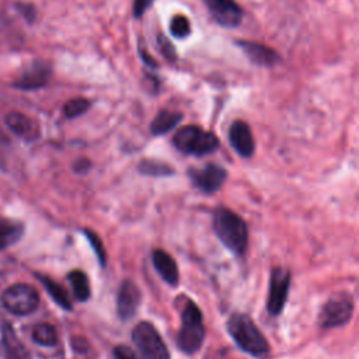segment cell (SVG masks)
Instances as JSON below:
<instances>
[{
	"instance_id": "obj_23",
	"label": "cell",
	"mask_w": 359,
	"mask_h": 359,
	"mask_svg": "<svg viewBox=\"0 0 359 359\" xmlns=\"http://www.w3.org/2000/svg\"><path fill=\"white\" fill-rule=\"evenodd\" d=\"M139 170L146 175H171L174 170L160 161H151V160H143L139 164Z\"/></svg>"
},
{
	"instance_id": "obj_4",
	"label": "cell",
	"mask_w": 359,
	"mask_h": 359,
	"mask_svg": "<svg viewBox=\"0 0 359 359\" xmlns=\"http://www.w3.org/2000/svg\"><path fill=\"white\" fill-rule=\"evenodd\" d=\"M172 143L180 151L192 156H205L219 147V139L215 133L195 125L182 126L177 130Z\"/></svg>"
},
{
	"instance_id": "obj_26",
	"label": "cell",
	"mask_w": 359,
	"mask_h": 359,
	"mask_svg": "<svg viewBox=\"0 0 359 359\" xmlns=\"http://www.w3.org/2000/svg\"><path fill=\"white\" fill-rule=\"evenodd\" d=\"M157 42H158L160 50H161V53L164 55V57L168 59V60H171V62L175 60V49H174V46L171 45V42H170L164 35H158Z\"/></svg>"
},
{
	"instance_id": "obj_14",
	"label": "cell",
	"mask_w": 359,
	"mask_h": 359,
	"mask_svg": "<svg viewBox=\"0 0 359 359\" xmlns=\"http://www.w3.org/2000/svg\"><path fill=\"white\" fill-rule=\"evenodd\" d=\"M236 45L245 53V56L258 66H273L279 62V55L276 50H273L269 46H265L264 43L252 42V41H236Z\"/></svg>"
},
{
	"instance_id": "obj_2",
	"label": "cell",
	"mask_w": 359,
	"mask_h": 359,
	"mask_svg": "<svg viewBox=\"0 0 359 359\" xmlns=\"http://www.w3.org/2000/svg\"><path fill=\"white\" fill-rule=\"evenodd\" d=\"M226 327L230 337L244 352L255 358H265L268 355L269 345L266 338L247 314L234 313Z\"/></svg>"
},
{
	"instance_id": "obj_6",
	"label": "cell",
	"mask_w": 359,
	"mask_h": 359,
	"mask_svg": "<svg viewBox=\"0 0 359 359\" xmlns=\"http://www.w3.org/2000/svg\"><path fill=\"white\" fill-rule=\"evenodd\" d=\"M3 306L13 314H29L39 304V294L35 287L25 283H17L6 289L1 297Z\"/></svg>"
},
{
	"instance_id": "obj_10",
	"label": "cell",
	"mask_w": 359,
	"mask_h": 359,
	"mask_svg": "<svg viewBox=\"0 0 359 359\" xmlns=\"http://www.w3.org/2000/svg\"><path fill=\"white\" fill-rule=\"evenodd\" d=\"M213 20L226 28H236L243 20V10L236 0H202Z\"/></svg>"
},
{
	"instance_id": "obj_3",
	"label": "cell",
	"mask_w": 359,
	"mask_h": 359,
	"mask_svg": "<svg viewBox=\"0 0 359 359\" xmlns=\"http://www.w3.org/2000/svg\"><path fill=\"white\" fill-rule=\"evenodd\" d=\"M205 339V325L199 307L188 300L181 313V328L177 337L178 348L187 353H195L201 349Z\"/></svg>"
},
{
	"instance_id": "obj_22",
	"label": "cell",
	"mask_w": 359,
	"mask_h": 359,
	"mask_svg": "<svg viewBox=\"0 0 359 359\" xmlns=\"http://www.w3.org/2000/svg\"><path fill=\"white\" fill-rule=\"evenodd\" d=\"M170 32L172 36L184 39L191 34V24L189 20L182 15V14H177L171 18L170 21Z\"/></svg>"
},
{
	"instance_id": "obj_15",
	"label": "cell",
	"mask_w": 359,
	"mask_h": 359,
	"mask_svg": "<svg viewBox=\"0 0 359 359\" xmlns=\"http://www.w3.org/2000/svg\"><path fill=\"white\" fill-rule=\"evenodd\" d=\"M153 265L158 275L171 286H177L180 280V272L174 258L164 250L153 251Z\"/></svg>"
},
{
	"instance_id": "obj_1",
	"label": "cell",
	"mask_w": 359,
	"mask_h": 359,
	"mask_svg": "<svg viewBox=\"0 0 359 359\" xmlns=\"http://www.w3.org/2000/svg\"><path fill=\"white\" fill-rule=\"evenodd\" d=\"M213 231L220 241L234 254L243 255L248 243V230L245 222L227 208H219L213 213Z\"/></svg>"
},
{
	"instance_id": "obj_27",
	"label": "cell",
	"mask_w": 359,
	"mask_h": 359,
	"mask_svg": "<svg viewBox=\"0 0 359 359\" xmlns=\"http://www.w3.org/2000/svg\"><path fill=\"white\" fill-rule=\"evenodd\" d=\"M115 359H139V356L126 345H118L114 349Z\"/></svg>"
},
{
	"instance_id": "obj_12",
	"label": "cell",
	"mask_w": 359,
	"mask_h": 359,
	"mask_svg": "<svg viewBox=\"0 0 359 359\" xmlns=\"http://www.w3.org/2000/svg\"><path fill=\"white\" fill-rule=\"evenodd\" d=\"M229 140L231 147L241 157L252 156L255 150V143L252 137V132L244 121H234L229 129Z\"/></svg>"
},
{
	"instance_id": "obj_21",
	"label": "cell",
	"mask_w": 359,
	"mask_h": 359,
	"mask_svg": "<svg viewBox=\"0 0 359 359\" xmlns=\"http://www.w3.org/2000/svg\"><path fill=\"white\" fill-rule=\"evenodd\" d=\"M32 339L45 346H53L57 342V332L53 325L48 323H39L32 330Z\"/></svg>"
},
{
	"instance_id": "obj_13",
	"label": "cell",
	"mask_w": 359,
	"mask_h": 359,
	"mask_svg": "<svg viewBox=\"0 0 359 359\" xmlns=\"http://www.w3.org/2000/svg\"><path fill=\"white\" fill-rule=\"evenodd\" d=\"M52 74L50 66L43 60H36L31 63L15 80V86L22 90H32L42 87L48 83Z\"/></svg>"
},
{
	"instance_id": "obj_8",
	"label": "cell",
	"mask_w": 359,
	"mask_h": 359,
	"mask_svg": "<svg viewBox=\"0 0 359 359\" xmlns=\"http://www.w3.org/2000/svg\"><path fill=\"white\" fill-rule=\"evenodd\" d=\"M289 285H290V272L282 266L273 268L271 272L269 290H268V299H266V310L272 316H278L282 313L287 299Z\"/></svg>"
},
{
	"instance_id": "obj_28",
	"label": "cell",
	"mask_w": 359,
	"mask_h": 359,
	"mask_svg": "<svg viewBox=\"0 0 359 359\" xmlns=\"http://www.w3.org/2000/svg\"><path fill=\"white\" fill-rule=\"evenodd\" d=\"M154 0H133V7H132V11H133V17L136 18H140L146 10L153 4Z\"/></svg>"
},
{
	"instance_id": "obj_20",
	"label": "cell",
	"mask_w": 359,
	"mask_h": 359,
	"mask_svg": "<svg viewBox=\"0 0 359 359\" xmlns=\"http://www.w3.org/2000/svg\"><path fill=\"white\" fill-rule=\"evenodd\" d=\"M22 234V226L17 222L0 219V248L14 244Z\"/></svg>"
},
{
	"instance_id": "obj_5",
	"label": "cell",
	"mask_w": 359,
	"mask_h": 359,
	"mask_svg": "<svg viewBox=\"0 0 359 359\" xmlns=\"http://www.w3.org/2000/svg\"><path fill=\"white\" fill-rule=\"evenodd\" d=\"M132 341L143 359H170V352L151 323H137L132 331Z\"/></svg>"
},
{
	"instance_id": "obj_24",
	"label": "cell",
	"mask_w": 359,
	"mask_h": 359,
	"mask_svg": "<svg viewBox=\"0 0 359 359\" xmlns=\"http://www.w3.org/2000/svg\"><path fill=\"white\" fill-rule=\"evenodd\" d=\"M88 108H90V101L87 98H73L65 104L63 112H65V116L67 118H76L84 114Z\"/></svg>"
},
{
	"instance_id": "obj_9",
	"label": "cell",
	"mask_w": 359,
	"mask_h": 359,
	"mask_svg": "<svg viewBox=\"0 0 359 359\" xmlns=\"http://www.w3.org/2000/svg\"><path fill=\"white\" fill-rule=\"evenodd\" d=\"M192 182L203 192L213 194L222 188L227 178V171L219 164H206L202 168H192L188 171Z\"/></svg>"
},
{
	"instance_id": "obj_19",
	"label": "cell",
	"mask_w": 359,
	"mask_h": 359,
	"mask_svg": "<svg viewBox=\"0 0 359 359\" xmlns=\"http://www.w3.org/2000/svg\"><path fill=\"white\" fill-rule=\"evenodd\" d=\"M67 279L73 287V293H74V297L80 302H86L88 297H90V283H88V279H87V275L83 272V271H72L69 272L67 275Z\"/></svg>"
},
{
	"instance_id": "obj_11",
	"label": "cell",
	"mask_w": 359,
	"mask_h": 359,
	"mask_svg": "<svg viewBox=\"0 0 359 359\" xmlns=\"http://www.w3.org/2000/svg\"><path fill=\"white\" fill-rule=\"evenodd\" d=\"M140 300H142V293L137 285L130 279H125L119 286L118 299H116V309H118L119 317L122 320L132 318L137 311Z\"/></svg>"
},
{
	"instance_id": "obj_25",
	"label": "cell",
	"mask_w": 359,
	"mask_h": 359,
	"mask_svg": "<svg viewBox=\"0 0 359 359\" xmlns=\"http://www.w3.org/2000/svg\"><path fill=\"white\" fill-rule=\"evenodd\" d=\"M86 236H87V238H88V241H90V244H91V247H93V250H94L100 264L105 265L107 254H105V248H104V244H102L101 238L95 233H93L91 230H86Z\"/></svg>"
},
{
	"instance_id": "obj_18",
	"label": "cell",
	"mask_w": 359,
	"mask_h": 359,
	"mask_svg": "<svg viewBox=\"0 0 359 359\" xmlns=\"http://www.w3.org/2000/svg\"><path fill=\"white\" fill-rule=\"evenodd\" d=\"M36 278L42 282V285L45 286V289L48 290V293L52 296V299H53L60 307H63L65 310H72L70 299H69L66 290H65L59 283H56L53 279H50V278H48V276H43V275H36Z\"/></svg>"
},
{
	"instance_id": "obj_29",
	"label": "cell",
	"mask_w": 359,
	"mask_h": 359,
	"mask_svg": "<svg viewBox=\"0 0 359 359\" xmlns=\"http://www.w3.org/2000/svg\"><path fill=\"white\" fill-rule=\"evenodd\" d=\"M139 53L142 55V59L146 62V65H147V66H157L156 60H154L153 57H150V55H149V53H147L144 49L139 48Z\"/></svg>"
},
{
	"instance_id": "obj_17",
	"label": "cell",
	"mask_w": 359,
	"mask_h": 359,
	"mask_svg": "<svg viewBox=\"0 0 359 359\" xmlns=\"http://www.w3.org/2000/svg\"><path fill=\"white\" fill-rule=\"evenodd\" d=\"M181 119H182V114L181 112H174V111L163 109L151 121L150 130H151L153 135L161 136V135L170 132L171 129H174L181 122Z\"/></svg>"
},
{
	"instance_id": "obj_16",
	"label": "cell",
	"mask_w": 359,
	"mask_h": 359,
	"mask_svg": "<svg viewBox=\"0 0 359 359\" xmlns=\"http://www.w3.org/2000/svg\"><path fill=\"white\" fill-rule=\"evenodd\" d=\"M6 123L17 136L24 137L27 140H34L39 135V129L36 123L21 112H11L6 116Z\"/></svg>"
},
{
	"instance_id": "obj_7",
	"label": "cell",
	"mask_w": 359,
	"mask_h": 359,
	"mask_svg": "<svg viewBox=\"0 0 359 359\" xmlns=\"http://www.w3.org/2000/svg\"><path fill=\"white\" fill-rule=\"evenodd\" d=\"M353 300L348 293H337L321 309L320 324L323 328H334L346 324L353 314Z\"/></svg>"
}]
</instances>
